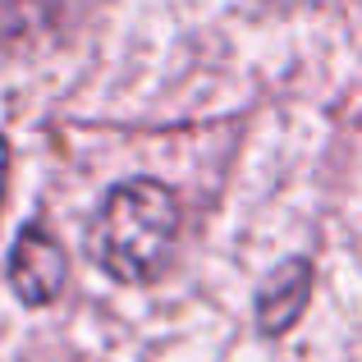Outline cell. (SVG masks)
Here are the masks:
<instances>
[{
  "instance_id": "6da1fadb",
  "label": "cell",
  "mask_w": 362,
  "mask_h": 362,
  "mask_svg": "<svg viewBox=\"0 0 362 362\" xmlns=\"http://www.w3.org/2000/svg\"><path fill=\"white\" fill-rule=\"evenodd\" d=\"M179 234V202L160 179H124L88 225V257L119 284H151Z\"/></svg>"
},
{
  "instance_id": "7a4b0ae2",
  "label": "cell",
  "mask_w": 362,
  "mask_h": 362,
  "mask_svg": "<svg viewBox=\"0 0 362 362\" xmlns=\"http://www.w3.org/2000/svg\"><path fill=\"white\" fill-rule=\"evenodd\" d=\"M69 280V257H64L60 239L46 225H23L14 247H9V284L28 308H46L64 293Z\"/></svg>"
},
{
  "instance_id": "3957f363",
  "label": "cell",
  "mask_w": 362,
  "mask_h": 362,
  "mask_svg": "<svg viewBox=\"0 0 362 362\" xmlns=\"http://www.w3.org/2000/svg\"><path fill=\"white\" fill-rule=\"evenodd\" d=\"M308 298H312V262L308 257H289L257 289V326L266 335H284L308 312Z\"/></svg>"
},
{
  "instance_id": "277c9868",
  "label": "cell",
  "mask_w": 362,
  "mask_h": 362,
  "mask_svg": "<svg viewBox=\"0 0 362 362\" xmlns=\"http://www.w3.org/2000/svg\"><path fill=\"white\" fill-rule=\"evenodd\" d=\"M5 175H9V142L0 133V197H5Z\"/></svg>"
}]
</instances>
